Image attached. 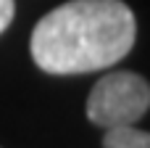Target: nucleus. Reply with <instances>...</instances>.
Returning <instances> with one entry per match:
<instances>
[{"label": "nucleus", "instance_id": "nucleus-2", "mask_svg": "<svg viewBox=\"0 0 150 148\" xmlns=\"http://www.w3.org/2000/svg\"><path fill=\"white\" fill-rule=\"evenodd\" d=\"M150 109L148 79L134 71H111L100 77L87 98V119L98 127L137 124Z\"/></svg>", "mask_w": 150, "mask_h": 148}, {"label": "nucleus", "instance_id": "nucleus-1", "mask_svg": "<svg viewBox=\"0 0 150 148\" xmlns=\"http://www.w3.org/2000/svg\"><path fill=\"white\" fill-rule=\"evenodd\" d=\"M134 37L137 21L124 0H69L34 24L29 53L47 74H87L119 64Z\"/></svg>", "mask_w": 150, "mask_h": 148}, {"label": "nucleus", "instance_id": "nucleus-3", "mask_svg": "<svg viewBox=\"0 0 150 148\" xmlns=\"http://www.w3.org/2000/svg\"><path fill=\"white\" fill-rule=\"evenodd\" d=\"M103 148H150V135L134 124L108 127L103 135Z\"/></svg>", "mask_w": 150, "mask_h": 148}, {"label": "nucleus", "instance_id": "nucleus-4", "mask_svg": "<svg viewBox=\"0 0 150 148\" xmlns=\"http://www.w3.org/2000/svg\"><path fill=\"white\" fill-rule=\"evenodd\" d=\"M13 16H16V0H0V34L11 26Z\"/></svg>", "mask_w": 150, "mask_h": 148}]
</instances>
